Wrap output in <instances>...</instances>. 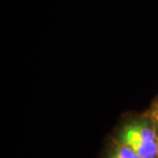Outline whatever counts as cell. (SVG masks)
<instances>
[{"label":"cell","mask_w":158,"mask_h":158,"mask_svg":"<svg viewBox=\"0 0 158 158\" xmlns=\"http://www.w3.org/2000/svg\"><path fill=\"white\" fill-rule=\"evenodd\" d=\"M111 158H142V157L139 156L129 147L125 146V145H122V146H120L115 150V152L113 153Z\"/></svg>","instance_id":"obj_2"},{"label":"cell","mask_w":158,"mask_h":158,"mask_svg":"<svg viewBox=\"0 0 158 158\" xmlns=\"http://www.w3.org/2000/svg\"><path fill=\"white\" fill-rule=\"evenodd\" d=\"M122 145L134 150L142 158H155L158 155V137L155 131L143 123L126 126L121 134Z\"/></svg>","instance_id":"obj_1"},{"label":"cell","mask_w":158,"mask_h":158,"mask_svg":"<svg viewBox=\"0 0 158 158\" xmlns=\"http://www.w3.org/2000/svg\"><path fill=\"white\" fill-rule=\"evenodd\" d=\"M152 116H153L154 120L158 123V102L155 104V106H154V109L152 111Z\"/></svg>","instance_id":"obj_3"}]
</instances>
